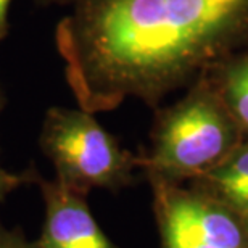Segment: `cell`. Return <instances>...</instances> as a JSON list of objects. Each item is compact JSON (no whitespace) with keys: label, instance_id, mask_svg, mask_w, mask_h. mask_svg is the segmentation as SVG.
Listing matches in <instances>:
<instances>
[{"label":"cell","instance_id":"1","mask_svg":"<svg viewBox=\"0 0 248 248\" xmlns=\"http://www.w3.org/2000/svg\"><path fill=\"white\" fill-rule=\"evenodd\" d=\"M55 47L79 108L156 105L248 36V0H71Z\"/></svg>","mask_w":248,"mask_h":248},{"label":"cell","instance_id":"2","mask_svg":"<svg viewBox=\"0 0 248 248\" xmlns=\"http://www.w3.org/2000/svg\"><path fill=\"white\" fill-rule=\"evenodd\" d=\"M239 131L221 97L200 87L158 115L150 150L137 156L139 168L148 179L203 176L235 150Z\"/></svg>","mask_w":248,"mask_h":248},{"label":"cell","instance_id":"3","mask_svg":"<svg viewBox=\"0 0 248 248\" xmlns=\"http://www.w3.org/2000/svg\"><path fill=\"white\" fill-rule=\"evenodd\" d=\"M39 147L55 168V179L87 195L92 188L120 190L134 181L137 156L82 108L50 107L44 116Z\"/></svg>","mask_w":248,"mask_h":248},{"label":"cell","instance_id":"4","mask_svg":"<svg viewBox=\"0 0 248 248\" xmlns=\"http://www.w3.org/2000/svg\"><path fill=\"white\" fill-rule=\"evenodd\" d=\"M34 186L44 200V224L39 248H120L108 239L89 210L86 195L46 179L37 171Z\"/></svg>","mask_w":248,"mask_h":248},{"label":"cell","instance_id":"5","mask_svg":"<svg viewBox=\"0 0 248 248\" xmlns=\"http://www.w3.org/2000/svg\"><path fill=\"white\" fill-rule=\"evenodd\" d=\"M202 177L219 195L217 200L226 203L248 224V145L235 148L224 161Z\"/></svg>","mask_w":248,"mask_h":248},{"label":"cell","instance_id":"6","mask_svg":"<svg viewBox=\"0 0 248 248\" xmlns=\"http://www.w3.org/2000/svg\"><path fill=\"white\" fill-rule=\"evenodd\" d=\"M219 97L240 131L248 132V57L226 68Z\"/></svg>","mask_w":248,"mask_h":248},{"label":"cell","instance_id":"7","mask_svg":"<svg viewBox=\"0 0 248 248\" xmlns=\"http://www.w3.org/2000/svg\"><path fill=\"white\" fill-rule=\"evenodd\" d=\"M3 102H5L3 93H2V89H0V113H2ZM36 174H37V170L32 165L21 172H10L0 165V206L3 205V202L7 200V197L10 193L15 192L16 188L23 186H32Z\"/></svg>","mask_w":248,"mask_h":248},{"label":"cell","instance_id":"8","mask_svg":"<svg viewBox=\"0 0 248 248\" xmlns=\"http://www.w3.org/2000/svg\"><path fill=\"white\" fill-rule=\"evenodd\" d=\"M0 248H39L36 240H28L19 227L7 229L0 224Z\"/></svg>","mask_w":248,"mask_h":248},{"label":"cell","instance_id":"9","mask_svg":"<svg viewBox=\"0 0 248 248\" xmlns=\"http://www.w3.org/2000/svg\"><path fill=\"white\" fill-rule=\"evenodd\" d=\"M10 5H12V0H0V42L8 36L10 31Z\"/></svg>","mask_w":248,"mask_h":248},{"label":"cell","instance_id":"10","mask_svg":"<svg viewBox=\"0 0 248 248\" xmlns=\"http://www.w3.org/2000/svg\"><path fill=\"white\" fill-rule=\"evenodd\" d=\"M41 5H69L71 0H36Z\"/></svg>","mask_w":248,"mask_h":248}]
</instances>
